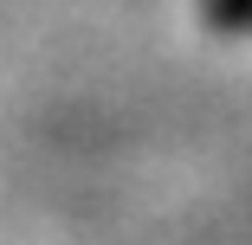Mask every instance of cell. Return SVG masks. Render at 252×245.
<instances>
[{"label":"cell","mask_w":252,"mask_h":245,"mask_svg":"<svg viewBox=\"0 0 252 245\" xmlns=\"http://www.w3.org/2000/svg\"><path fill=\"white\" fill-rule=\"evenodd\" d=\"M220 20H252V0H220Z\"/></svg>","instance_id":"obj_1"}]
</instances>
